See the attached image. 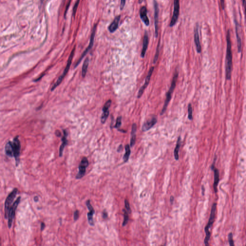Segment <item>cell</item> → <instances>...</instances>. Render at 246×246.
Returning <instances> with one entry per match:
<instances>
[{
  "label": "cell",
  "mask_w": 246,
  "mask_h": 246,
  "mask_svg": "<svg viewBox=\"0 0 246 246\" xmlns=\"http://www.w3.org/2000/svg\"><path fill=\"white\" fill-rule=\"evenodd\" d=\"M227 54L226 59V79L230 80L231 78L232 68H233V62H232V44L231 40V33L229 29L227 31Z\"/></svg>",
  "instance_id": "6da1fadb"
},
{
  "label": "cell",
  "mask_w": 246,
  "mask_h": 246,
  "mask_svg": "<svg viewBox=\"0 0 246 246\" xmlns=\"http://www.w3.org/2000/svg\"><path fill=\"white\" fill-rule=\"evenodd\" d=\"M217 204L214 203L212 204L211 207V211L210 216L209 219L208 224L206 225L204 228L205 233H206V237L204 239V244L206 246L209 245V241L210 239L211 232L210 231V229L211 228L214 223L215 221V214L217 211Z\"/></svg>",
  "instance_id": "7a4b0ae2"
},
{
  "label": "cell",
  "mask_w": 246,
  "mask_h": 246,
  "mask_svg": "<svg viewBox=\"0 0 246 246\" xmlns=\"http://www.w3.org/2000/svg\"><path fill=\"white\" fill-rule=\"evenodd\" d=\"M178 76H179V73L177 71H176L174 73L171 85L170 88H169V91H168L167 94H166V99H165L163 108L162 110V112H161V115H163L164 112L166 111L168 104H169V102H170L171 99L173 92L174 90V88H175V86H176V81H177V79H178Z\"/></svg>",
  "instance_id": "3957f363"
},
{
  "label": "cell",
  "mask_w": 246,
  "mask_h": 246,
  "mask_svg": "<svg viewBox=\"0 0 246 246\" xmlns=\"http://www.w3.org/2000/svg\"><path fill=\"white\" fill-rule=\"evenodd\" d=\"M18 192V189L14 188L12 191L8 195L4 203V217L5 219L8 218L9 212L10 209L11 207V205L13 202V200L15 199Z\"/></svg>",
  "instance_id": "277c9868"
},
{
  "label": "cell",
  "mask_w": 246,
  "mask_h": 246,
  "mask_svg": "<svg viewBox=\"0 0 246 246\" xmlns=\"http://www.w3.org/2000/svg\"><path fill=\"white\" fill-rule=\"evenodd\" d=\"M12 143L13 151V157L15 159L16 166H18L19 163V156L21 150V144L19 139V136H15L13 138Z\"/></svg>",
  "instance_id": "5b68a950"
},
{
  "label": "cell",
  "mask_w": 246,
  "mask_h": 246,
  "mask_svg": "<svg viewBox=\"0 0 246 246\" xmlns=\"http://www.w3.org/2000/svg\"><path fill=\"white\" fill-rule=\"evenodd\" d=\"M75 48H74V49L72 51V52H71V54H70V56H69V57L68 60L67 64V67H66V68H65V70H64V72H63V74L60 76V77L58 79H57V80L56 82V83L54 84V85L52 86V88H51V91H53L61 83L62 81V80H63L64 79V77L66 76V75H67V73L69 69L70 68V66H71V62H72V59H73V56H74V52H75Z\"/></svg>",
  "instance_id": "8992f818"
},
{
  "label": "cell",
  "mask_w": 246,
  "mask_h": 246,
  "mask_svg": "<svg viewBox=\"0 0 246 246\" xmlns=\"http://www.w3.org/2000/svg\"><path fill=\"white\" fill-rule=\"evenodd\" d=\"M21 197H18L17 200L14 201V203L12 205L10 209L9 212L8 218V226L9 228H11L12 226L13 221V219L15 217V211L17 210L18 205L20 202Z\"/></svg>",
  "instance_id": "52a82bcc"
},
{
  "label": "cell",
  "mask_w": 246,
  "mask_h": 246,
  "mask_svg": "<svg viewBox=\"0 0 246 246\" xmlns=\"http://www.w3.org/2000/svg\"><path fill=\"white\" fill-rule=\"evenodd\" d=\"M88 164H89V163H88L87 158L86 157H83L79 163V166H78L79 171H78V174L76 175V179H80L85 175L86 171V168L88 166Z\"/></svg>",
  "instance_id": "ba28073f"
},
{
  "label": "cell",
  "mask_w": 246,
  "mask_h": 246,
  "mask_svg": "<svg viewBox=\"0 0 246 246\" xmlns=\"http://www.w3.org/2000/svg\"><path fill=\"white\" fill-rule=\"evenodd\" d=\"M180 2L179 0H174V11L170 23V27H173L178 21L179 15Z\"/></svg>",
  "instance_id": "9c48e42d"
},
{
  "label": "cell",
  "mask_w": 246,
  "mask_h": 246,
  "mask_svg": "<svg viewBox=\"0 0 246 246\" xmlns=\"http://www.w3.org/2000/svg\"><path fill=\"white\" fill-rule=\"evenodd\" d=\"M217 156H215L214 158V161H213V163L211 164V169L213 172H214V182H213V189H214V192L217 193V192L218 185L219 182V172L218 169L216 168L215 166V161L217 160Z\"/></svg>",
  "instance_id": "30bf717a"
},
{
  "label": "cell",
  "mask_w": 246,
  "mask_h": 246,
  "mask_svg": "<svg viewBox=\"0 0 246 246\" xmlns=\"http://www.w3.org/2000/svg\"><path fill=\"white\" fill-rule=\"evenodd\" d=\"M154 67H152L149 70L148 72V75L146 78L144 84L143 85L141 88L140 90L138 91V94H137V98H140L142 97V95L143 94L144 91L145 89L147 87L148 85H149V82H150V79H151V77H152V74L153 72Z\"/></svg>",
  "instance_id": "8fae6325"
},
{
  "label": "cell",
  "mask_w": 246,
  "mask_h": 246,
  "mask_svg": "<svg viewBox=\"0 0 246 246\" xmlns=\"http://www.w3.org/2000/svg\"><path fill=\"white\" fill-rule=\"evenodd\" d=\"M88 209L89 212L88 213L87 217L88 220V224L91 226H94V215L95 213L94 207H92L91 204H90V200H87V201L86 202Z\"/></svg>",
  "instance_id": "7c38bea8"
},
{
  "label": "cell",
  "mask_w": 246,
  "mask_h": 246,
  "mask_svg": "<svg viewBox=\"0 0 246 246\" xmlns=\"http://www.w3.org/2000/svg\"><path fill=\"white\" fill-rule=\"evenodd\" d=\"M154 25H155V35L157 38L158 35V23H159V8L158 3L156 0H154Z\"/></svg>",
  "instance_id": "4fadbf2b"
},
{
  "label": "cell",
  "mask_w": 246,
  "mask_h": 246,
  "mask_svg": "<svg viewBox=\"0 0 246 246\" xmlns=\"http://www.w3.org/2000/svg\"><path fill=\"white\" fill-rule=\"evenodd\" d=\"M112 101L111 99H109L106 103L104 105L103 107V113L101 116V122L103 124L105 123L109 115V108L111 105Z\"/></svg>",
  "instance_id": "5bb4252c"
},
{
  "label": "cell",
  "mask_w": 246,
  "mask_h": 246,
  "mask_svg": "<svg viewBox=\"0 0 246 246\" xmlns=\"http://www.w3.org/2000/svg\"><path fill=\"white\" fill-rule=\"evenodd\" d=\"M199 27V24H196L195 29H194V41H195L197 52L198 53H201V42H200Z\"/></svg>",
  "instance_id": "9a60e30c"
},
{
  "label": "cell",
  "mask_w": 246,
  "mask_h": 246,
  "mask_svg": "<svg viewBox=\"0 0 246 246\" xmlns=\"http://www.w3.org/2000/svg\"><path fill=\"white\" fill-rule=\"evenodd\" d=\"M96 27H95L94 28V29H93V31H92V34H91L89 46H88V47L86 49V50L84 51V52H83L82 56H81V57L79 58V60H78V62H77V64H76V66H75V68L77 66H78V65H79L80 61L82 60V59L83 58V57H84L86 56V55L87 53L88 52V51H89V50H90V49L92 47V46H93V45H94V40L95 34L96 32Z\"/></svg>",
  "instance_id": "2e32d148"
},
{
  "label": "cell",
  "mask_w": 246,
  "mask_h": 246,
  "mask_svg": "<svg viewBox=\"0 0 246 246\" xmlns=\"http://www.w3.org/2000/svg\"><path fill=\"white\" fill-rule=\"evenodd\" d=\"M235 30L238 44V52L240 53L242 51V40L239 34V24L237 20H235Z\"/></svg>",
  "instance_id": "e0dca14e"
},
{
  "label": "cell",
  "mask_w": 246,
  "mask_h": 246,
  "mask_svg": "<svg viewBox=\"0 0 246 246\" xmlns=\"http://www.w3.org/2000/svg\"><path fill=\"white\" fill-rule=\"evenodd\" d=\"M157 121V118L155 117H153L151 119H149L143 125L142 127V130L143 131H146L147 130L151 129L152 127L156 124Z\"/></svg>",
  "instance_id": "ac0fdd59"
},
{
  "label": "cell",
  "mask_w": 246,
  "mask_h": 246,
  "mask_svg": "<svg viewBox=\"0 0 246 246\" xmlns=\"http://www.w3.org/2000/svg\"><path fill=\"white\" fill-rule=\"evenodd\" d=\"M140 18L142 19L146 26H148L150 25V21L147 17V9L146 7L143 6L142 7L140 11Z\"/></svg>",
  "instance_id": "d6986e66"
},
{
  "label": "cell",
  "mask_w": 246,
  "mask_h": 246,
  "mask_svg": "<svg viewBox=\"0 0 246 246\" xmlns=\"http://www.w3.org/2000/svg\"><path fill=\"white\" fill-rule=\"evenodd\" d=\"M120 18H121V15H120L115 17L113 21L111 23L110 26L108 27V30L111 33H113L117 29L118 27V25H119V21H120Z\"/></svg>",
  "instance_id": "ffe728a7"
},
{
  "label": "cell",
  "mask_w": 246,
  "mask_h": 246,
  "mask_svg": "<svg viewBox=\"0 0 246 246\" xmlns=\"http://www.w3.org/2000/svg\"><path fill=\"white\" fill-rule=\"evenodd\" d=\"M148 44H149V37L147 31L145 32L144 36L143 41L142 49V53H141V56L142 58H144L145 56L146 52L147 51L148 48Z\"/></svg>",
  "instance_id": "44dd1931"
},
{
  "label": "cell",
  "mask_w": 246,
  "mask_h": 246,
  "mask_svg": "<svg viewBox=\"0 0 246 246\" xmlns=\"http://www.w3.org/2000/svg\"><path fill=\"white\" fill-rule=\"evenodd\" d=\"M67 133L66 130H64V136L62 138V143L61 145L60 148L59 149V157H62L63 156V152H64V149H65V146L67 145Z\"/></svg>",
  "instance_id": "7402d4cb"
},
{
  "label": "cell",
  "mask_w": 246,
  "mask_h": 246,
  "mask_svg": "<svg viewBox=\"0 0 246 246\" xmlns=\"http://www.w3.org/2000/svg\"><path fill=\"white\" fill-rule=\"evenodd\" d=\"M5 152L6 155L8 157H11V158L13 157L12 142L9 141L6 143L5 146Z\"/></svg>",
  "instance_id": "603a6c76"
},
{
  "label": "cell",
  "mask_w": 246,
  "mask_h": 246,
  "mask_svg": "<svg viewBox=\"0 0 246 246\" xmlns=\"http://www.w3.org/2000/svg\"><path fill=\"white\" fill-rule=\"evenodd\" d=\"M136 124H133L132 126L131 130V137L130 140V146L131 147H133L136 143Z\"/></svg>",
  "instance_id": "cb8c5ba5"
},
{
  "label": "cell",
  "mask_w": 246,
  "mask_h": 246,
  "mask_svg": "<svg viewBox=\"0 0 246 246\" xmlns=\"http://www.w3.org/2000/svg\"><path fill=\"white\" fill-rule=\"evenodd\" d=\"M180 146L181 137L180 136H179V138H178L177 143H176V146H175V148L174 150V157L176 161H178L179 159V152Z\"/></svg>",
  "instance_id": "d4e9b609"
},
{
  "label": "cell",
  "mask_w": 246,
  "mask_h": 246,
  "mask_svg": "<svg viewBox=\"0 0 246 246\" xmlns=\"http://www.w3.org/2000/svg\"><path fill=\"white\" fill-rule=\"evenodd\" d=\"M88 64H89V59L88 58H87L85 61L84 62V64H83V67H82V76L83 77H85L86 75Z\"/></svg>",
  "instance_id": "484cf974"
},
{
  "label": "cell",
  "mask_w": 246,
  "mask_h": 246,
  "mask_svg": "<svg viewBox=\"0 0 246 246\" xmlns=\"http://www.w3.org/2000/svg\"><path fill=\"white\" fill-rule=\"evenodd\" d=\"M125 150L126 152L124 155V157H123V160L125 162H127L128 160H129V156H130V153H131V150H130V146L129 145H126L125 146Z\"/></svg>",
  "instance_id": "4316f807"
},
{
  "label": "cell",
  "mask_w": 246,
  "mask_h": 246,
  "mask_svg": "<svg viewBox=\"0 0 246 246\" xmlns=\"http://www.w3.org/2000/svg\"><path fill=\"white\" fill-rule=\"evenodd\" d=\"M123 211H124V221H123L122 226L124 227V226H126V224L128 223L129 217H128V212L124 209L123 210Z\"/></svg>",
  "instance_id": "83f0119b"
},
{
  "label": "cell",
  "mask_w": 246,
  "mask_h": 246,
  "mask_svg": "<svg viewBox=\"0 0 246 246\" xmlns=\"http://www.w3.org/2000/svg\"><path fill=\"white\" fill-rule=\"evenodd\" d=\"M160 40H159V42H158V45H157V49H156V53H155V56L154 58L153 63L155 64L158 60V57H159V52H160Z\"/></svg>",
  "instance_id": "f1b7e54d"
},
{
  "label": "cell",
  "mask_w": 246,
  "mask_h": 246,
  "mask_svg": "<svg viewBox=\"0 0 246 246\" xmlns=\"http://www.w3.org/2000/svg\"><path fill=\"white\" fill-rule=\"evenodd\" d=\"M188 117L190 120H192L193 119L192 116V108L191 104H189L188 106Z\"/></svg>",
  "instance_id": "f546056e"
},
{
  "label": "cell",
  "mask_w": 246,
  "mask_h": 246,
  "mask_svg": "<svg viewBox=\"0 0 246 246\" xmlns=\"http://www.w3.org/2000/svg\"><path fill=\"white\" fill-rule=\"evenodd\" d=\"M121 124H122V117L119 116L117 117V119H116V124H115V127L119 129V127L121 126Z\"/></svg>",
  "instance_id": "4dcf8cb0"
},
{
  "label": "cell",
  "mask_w": 246,
  "mask_h": 246,
  "mask_svg": "<svg viewBox=\"0 0 246 246\" xmlns=\"http://www.w3.org/2000/svg\"><path fill=\"white\" fill-rule=\"evenodd\" d=\"M228 238L229 243L230 246H234V242L233 239V234L232 233H230L228 236Z\"/></svg>",
  "instance_id": "1f68e13d"
},
{
  "label": "cell",
  "mask_w": 246,
  "mask_h": 246,
  "mask_svg": "<svg viewBox=\"0 0 246 246\" xmlns=\"http://www.w3.org/2000/svg\"><path fill=\"white\" fill-rule=\"evenodd\" d=\"M125 205L126 208V210L127 211L128 213H130L131 212V210L130 209V205H129V202L126 199L125 200Z\"/></svg>",
  "instance_id": "d6a6232c"
},
{
  "label": "cell",
  "mask_w": 246,
  "mask_h": 246,
  "mask_svg": "<svg viewBox=\"0 0 246 246\" xmlns=\"http://www.w3.org/2000/svg\"><path fill=\"white\" fill-rule=\"evenodd\" d=\"M79 211L76 210L74 213V219L75 221L78 220V219L79 218Z\"/></svg>",
  "instance_id": "836d02e7"
},
{
  "label": "cell",
  "mask_w": 246,
  "mask_h": 246,
  "mask_svg": "<svg viewBox=\"0 0 246 246\" xmlns=\"http://www.w3.org/2000/svg\"><path fill=\"white\" fill-rule=\"evenodd\" d=\"M242 5L244 7V14H245V21L246 24V0H242Z\"/></svg>",
  "instance_id": "e575fe53"
},
{
  "label": "cell",
  "mask_w": 246,
  "mask_h": 246,
  "mask_svg": "<svg viewBox=\"0 0 246 246\" xmlns=\"http://www.w3.org/2000/svg\"><path fill=\"white\" fill-rule=\"evenodd\" d=\"M126 4V0H121L120 3V9L123 10Z\"/></svg>",
  "instance_id": "d590c367"
},
{
  "label": "cell",
  "mask_w": 246,
  "mask_h": 246,
  "mask_svg": "<svg viewBox=\"0 0 246 246\" xmlns=\"http://www.w3.org/2000/svg\"><path fill=\"white\" fill-rule=\"evenodd\" d=\"M220 4L221 6L222 9L224 10L225 8V0H220Z\"/></svg>",
  "instance_id": "8d00e7d4"
},
{
  "label": "cell",
  "mask_w": 246,
  "mask_h": 246,
  "mask_svg": "<svg viewBox=\"0 0 246 246\" xmlns=\"http://www.w3.org/2000/svg\"><path fill=\"white\" fill-rule=\"evenodd\" d=\"M103 217L104 219H106L108 217V214L107 212L104 211H103Z\"/></svg>",
  "instance_id": "74e56055"
},
{
  "label": "cell",
  "mask_w": 246,
  "mask_h": 246,
  "mask_svg": "<svg viewBox=\"0 0 246 246\" xmlns=\"http://www.w3.org/2000/svg\"><path fill=\"white\" fill-rule=\"evenodd\" d=\"M40 227H40V229H41V231H43L45 228V224H44V222H41V226H40Z\"/></svg>",
  "instance_id": "f35d334b"
},
{
  "label": "cell",
  "mask_w": 246,
  "mask_h": 246,
  "mask_svg": "<svg viewBox=\"0 0 246 246\" xmlns=\"http://www.w3.org/2000/svg\"><path fill=\"white\" fill-rule=\"evenodd\" d=\"M122 149H123V146H122V145H120L119 147H118V149H117V152H120L122 151Z\"/></svg>",
  "instance_id": "ab89813d"
},
{
  "label": "cell",
  "mask_w": 246,
  "mask_h": 246,
  "mask_svg": "<svg viewBox=\"0 0 246 246\" xmlns=\"http://www.w3.org/2000/svg\"><path fill=\"white\" fill-rule=\"evenodd\" d=\"M201 190H202V195H204V192H205V188H204V186H202V187H201Z\"/></svg>",
  "instance_id": "60d3db41"
},
{
  "label": "cell",
  "mask_w": 246,
  "mask_h": 246,
  "mask_svg": "<svg viewBox=\"0 0 246 246\" xmlns=\"http://www.w3.org/2000/svg\"><path fill=\"white\" fill-rule=\"evenodd\" d=\"M174 200V197L173 196H171L170 197V202L172 204L173 203Z\"/></svg>",
  "instance_id": "b9f144b4"
},
{
  "label": "cell",
  "mask_w": 246,
  "mask_h": 246,
  "mask_svg": "<svg viewBox=\"0 0 246 246\" xmlns=\"http://www.w3.org/2000/svg\"><path fill=\"white\" fill-rule=\"evenodd\" d=\"M34 200L35 202H38L39 201V198H38V196H35L34 198Z\"/></svg>",
  "instance_id": "7bdbcfd3"
},
{
  "label": "cell",
  "mask_w": 246,
  "mask_h": 246,
  "mask_svg": "<svg viewBox=\"0 0 246 246\" xmlns=\"http://www.w3.org/2000/svg\"><path fill=\"white\" fill-rule=\"evenodd\" d=\"M143 1V0H139V3H142V2Z\"/></svg>",
  "instance_id": "ee69618b"
},
{
  "label": "cell",
  "mask_w": 246,
  "mask_h": 246,
  "mask_svg": "<svg viewBox=\"0 0 246 246\" xmlns=\"http://www.w3.org/2000/svg\"></svg>",
  "instance_id": "f6af8a7d"
}]
</instances>
